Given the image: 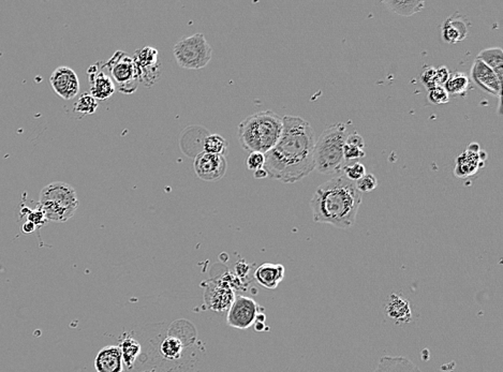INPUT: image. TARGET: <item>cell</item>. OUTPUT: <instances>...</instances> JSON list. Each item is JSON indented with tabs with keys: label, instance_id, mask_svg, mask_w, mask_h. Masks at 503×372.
Segmentation results:
<instances>
[{
	"label": "cell",
	"instance_id": "obj_17",
	"mask_svg": "<svg viewBox=\"0 0 503 372\" xmlns=\"http://www.w3.org/2000/svg\"><path fill=\"white\" fill-rule=\"evenodd\" d=\"M285 275V267L281 264H273V263H264L255 272V278L258 284L270 290L278 288Z\"/></svg>",
	"mask_w": 503,
	"mask_h": 372
},
{
	"label": "cell",
	"instance_id": "obj_7",
	"mask_svg": "<svg viewBox=\"0 0 503 372\" xmlns=\"http://www.w3.org/2000/svg\"><path fill=\"white\" fill-rule=\"evenodd\" d=\"M104 68L110 73V78L114 83L115 88L119 93L131 95L138 89L140 85L138 67L133 58L125 52L117 51L108 63H104Z\"/></svg>",
	"mask_w": 503,
	"mask_h": 372
},
{
	"label": "cell",
	"instance_id": "obj_8",
	"mask_svg": "<svg viewBox=\"0 0 503 372\" xmlns=\"http://www.w3.org/2000/svg\"><path fill=\"white\" fill-rule=\"evenodd\" d=\"M133 61L138 67L141 84L145 87H151L159 81L161 76V63L156 48L151 46L138 48L134 53Z\"/></svg>",
	"mask_w": 503,
	"mask_h": 372
},
{
	"label": "cell",
	"instance_id": "obj_6",
	"mask_svg": "<svg viewBox=\"0 0 503 372\" xmlns=\"http://www.w3.org/2000/svg\"><path fill=\"white\" fill-rule=\"evenodd\" d=\"M174 57L181 68L200 70L212 61L213 51L203 33L180 40L174 46Z\"/></svg>",
	"mask_w": 503,
	"mask_h": 372
},
{
	"label": "cell",
	"instance_id": "obj_35",
	"mask_svg": "<svg viewBox=\"0 0 503 372\" xmlns=\"http://www.w3.org/2000/svg\"><path fill=\"white\" fill-rule=\"evenodd\" d=\"M253 176H255V180H264V178L268 177V174L263 167V169L257 170V171L253 172Z\"/></svg>",
	"mask_w": 503,
	"mask_h": 372
},
{
	"label": "cell",
	"instance_id": "obj_14",
	"mask_svg": "<svg viewBox=\"0 0 503 372\" xmlns=\"http://www.w3.org/2000/svg\"><path fill=\"white\" fill-rule=\"evenodd\" d=\"M87 74L89 76V84H91L89 93L96 100H106L114 95L116 88L112 78L106 72L99 71L97 65L91 66L87 70Z\"/></svg>",
	"mask_w": 503,
	"mask_h": 372
},
{
	"label": "cell",
	"instance_id": "obj_21",
	"mask_svg": "<svg viewBox=\"0 0 503 372\" xmlns=\"http://www.w3.org/2000/svg\"><path fill=\"white\" fill-rule=\"evenodd\" d=\"M118 346L121 348L125 369H132L141 353L140 342L134 339L131 336L126 335Z\"/></svg>",
	"mask_w": 503,
	"mask_h": 372
},
{
	"label": "cell",
	"instance_id": "obj_34",
	"mask_svg": "<svg viewBox=\"0 0 503 372\" xmlns=\"http://www.w3.org/2000/svg\"><path fill=\"white\" fill-rule=\"evenodd\" d=\"M449 74L451 73H449V69L445 66L436 68L437 85L438 86H444L445 83L449 80Z\"/></svg>",
	"mask_w": 503,
	"mask_h": 372
},
{
	"label": "cell",
	"instance_id": "obj_3",
	"mask_svg": "<svg viewBox=\"0 0 503 372\" xmlns=\"http://www.w3.org/2000/svg\"><path fill=\"white\" fill-rule=\"evenodd\" d=\"M283 133V118L272 110H264L245 118L238 126L240 145L249 153L268 154Z\"/></svg>",
	"mask_w": 503,
	"mask_h": 372
},
{
	"label": "cell",
	"instance_id": "obj_2",
	"mask_svg": "<svg viewBox=\"0 0 503 372\" xmlns=\"http://www.w3.org/2000/svg\"><path fill=\"white\" fill-rule=\"evenodd\" d=\"M362 203V193L345 175H338L317 187L310 200L313 221L338 229L353 227Z\"/></svg>",
	"mask_w": 503,
	"mask_h": 372
},
{
	"label": "cell",
	"instance_id": "obj_22",
	"mask_svg": "<svg viewBox=\"0 0 503 372\" xmlns=\"http://www.w3.org/2000/svg\"><path fill=\"white\" fill-rule=\"evenodd\" d=\"M385 6L391 11L395 12L400 16H412L413 14H419L425 7V1L422 0H413V1H397V0H385L383 1Z\"/></svg>",
	"mask_w": 503,
	"mask_h": 372
},
{
	"label": "cell",
	"instance_id": "obj_36",
	"mask_svg": "<svg viewBox=\"0 0 503 372\" xmlns=\"http://www.w3.org/2000/svg\"><path fill=\"white\" fill-rule=\"evenodd\" d=\"M36 229H37V227H36L33 223L29 222V221H27V222L23 225V231H24V233H33Z\"/></svg>",
	"mask_w": 503,
	"mask_h": 372
},
{
	"label": "cell",
	"instance_id": "obj_12",
	"mask_svg": "<svg viewBox=\"0 0 503 372\" xmlns=\"http://www.w3.org/2000/svg\"><path fill=\"white\" fill-rule=\"evenodd\" d=\"M471 80L475 83L479 88L489 95L499 97L501 99L502 93V82L499 80L497 74L488 68L483 61L475 59L473 61L470 72Z\"/></svg>",
	"mask_w": 503,
	"mask_h": 372
},
{
	"label": "cell",
	"instance_id": "obj_23",
	"mask_svg": "<svg viewBox=\"0 0 503 372\" xmlns=\"http://www.w3.org/2000/svg\"><path fill=\"white\" fill-rule=\"evenodd\" d=\"M364 148H365V142H364L361 135L355 133L347 135L344 146L345 161L357 160V159L364 158L366 156Z\"/></svg>",
	"mask_w": 503,
	"mask_h": 372
},
{
	"label": "cell",
	"instance_id": "obj_25",
	"mask_svg": "<svg viewBox=\"0 0 503 372\" xmlns=\"http://www.w3.org/2000/svg\"><path fill=\"white\" fill-rule=\"evenodd\" d=\"M183 351H184L183 342L173 336L166 337L160 346V352H161L162 356L164 358L170 359V361L180 359L182 357Z\"/></svg>",
	"mask_w": 503,
	"mask_h": 372
},
{
	"label": "cell",
	"instance_id": "obj_30",
	"mask_svg": "<svg viewBox=\"0 0 503 372\" xmlns=\"http://www.w3.org/2000/svg\"><path fill=\"white\" fill-rule=\"evenodd\" d=\"M344 169V175L351 182H357L366 174L365 165L357 162L352 165H346Z\"/></svg>",
	"mask_w": 503,
	"mask_h": 372
},
{
	"label": "cell",
	"instance_id": "obj_18",
	"mask_svg": "<svg viewBox=\"0 0 503 372\" xmlns=\"http://www.w3.org/2000/svg\"><path fill=\"white\" fill-rule=\"evenodd\" d=\"M385 312L397 323H409L412 320L410 301L400 293H392L385 304Z\"/></svg>",
	"mask_w": 503,
	"mask_h": 372
},
{
	"label": "cell",
	"instance_id": "obj_5",
	"mask_svg": "<svg viewBox=\"0 0 503 372\" xmlns=\"http://www.w3.org/2000/svg\"><path fill=\"white\" fill-rule=\"evenodd\" d=\"M80 201L76 189L67 182H51L40 192L38 207L48 222H66L74 216Z\"/></svg>",
	"mask_w": 503,
	"mask_h": 372
},
{
	"label": "cell",
	"instance_id": "obj_32",
	"mask_svg": "<svg viewBox=\"0 0 503 372\" xmlns=\"http://www.w3.org/2000/svg\"><path fill=\"white\" fill-rule=\"evenodd\" d=\"M421 82L423 83L424 86H425L427 89L432 88V87L435 86H438V85H437L436 68H426V69L424 70L423 73H422Z\"/></svg>",
	"mask_w": 503,
	"mask_h": 372
},
{
	"label": "cell",
	"instance_id": "obj_28",
	"mask_svg": "<svg viewBox=\"0 0 503 372\" xmlns=\"http://www.w3.org/2000/svg\"><path fill=\"white\" fill-rule=\"evenodd\" d=\"M428 100L435 105H440L449 101V95L444 86H435L428 89Z\"/></svg>",
	"mask_w": 503,
	"mask_h": 372
},
{
	"label": "cell",
	"instance_id": "obj_1",
	"mask_svg": "<svg viewBox=\"0 0 503 372\" xmlns=\"http://www.w3.org/2000/svg\"><path fill=\"white\" fill-rule=\"evenodd\" d=\"M315 135L310 123L300 117L285 116L278 143L265 154L268 177L294 184L315 170Z\"/></svg>",
	"mask_w": 503,
	"mask_h": 372
},
{
	"label": "cell",
	"instance_id": "obj_29",
	"mask_svg": "<svg viewBox=\"0 0 503 372\" xmlns=\"http://www.w3.org/2000/svg\"><path fill=\"white\" fill-rule=\"evenodd\" d=\"M355 186H357V189L360 192L370 193L376 190L377 187H378V180L372 174L366 173L361 180L355 182Z\"/></svg>",
	"mask_w": 503,
	"mask_h": 372
},
{
	"label": "cell",
	"instance_id": "obj_13",
	"mask_svg": "<svg viewBox=\"0 0 503 372\" xmlns=\"http://www.w3.org/2000/svg\"><path fill=\"white\" fill-rule=\"evenodd\" d=\"M470 21L459 12H455L442 24V40L447 43L456 44L464 41L469 36Z\"/></svg>",
	"mask_w": 503,
	"mask_h": 372
},
{
	"label": "cell",
	"instance_id": "obj_15",
	"mask_svg": "<svg viewBox=\"0 0 503 372\" xmlns=\"http://www.w3.org/2000/svg\"><path fill=\"white\" fill-rule=\"evenodd\" d=\"M97 372H126L118 346H108L99 351L95 358Z\"/></svg>",
	"mask_w": 503,
	"mask_h": 372
},
{
	"label": "cell",
	"instance_id": "obj_10",
	"mask_svg": "<svg viewBox=\"0 0 503 372\" xmlns=\"http://www.w3.org/2000/svg\"><path fill=\"white\" fill-rule=\"evenodd\" d=\"M193 169L200 180L204 182H218L227 173V158L220 155L200 153L195 157Z\"/></svg>",
	"mask_w": 503,
	"mask_h": 372
},
{
	"label": "cell",
	"instance_id": "obj_27",
	"mask_svg": "<svg viewBox=\"0 0 503 372\" xmlns=\"http://www.w3.org/2000/svg\"><path fill=\"white\" fill-rule=\"evenodd\" d=\"M98 104L97 100L88 93H82L78 97V101L74 103V112L82 115H91L97 110Z\"/></svg>",
	"mask_w": 503,
	"mask_h": 372
},
{
	"label": "cell",
	"instance_id": "obj_4",
	"mask_svg": "<svg viewBox=\"0 0 503 372\" xmlns=\"http://www.w3.org/2000/svg\"><path fill=\"white\" fill-rule=\"evenodd\" d=\"M345 123H336L321 133L315 143V170L323 175L342 171L345 163L344 146L347 138Z\"/></svg>",
	"mask_w": 503,
	"mask_h": 372
},
{
	"label": "cell",
	"instance_id": "obj_26",
	"mask_svg": "<svg viewBox=\"0 0 503 372\" xmlns=\"http://www.w3.org/2000/svg\"><path fill=\"white\" fill-rule=\"evenodd\" d=\"M228 146H229V143L227 140L221 137L220 135H208L203 142L204 153H208V154L220 155V156L225 157Z\"/></svg>",
	"mask_w": 503,
	"mask_h": 372
},
{
	"label": "cell",
	"instance_id": "obj_33",
	"mask_svg": "<svg viewBox=\"0 0 503 372\" xmlns=\"http://www.w3.org/2000/svg\"><path fill=\"white\" fill-rule=\"evenodd\" d=\"M27 212H29V215H27V221L33 223L36 227H44V225L46 224V222H48L46 216H44V212H42V210H40L39 207H37V210H29Z\"/></svg>",
	"mask_w": 503,
	"mask_h": 372
},
{
	"label": "cell",
	"instance_id": "obj_16",
	"mask_svg": "<svg viewBox=\"0 0 503 372\" xmlns=\"http://www.w3.org/2000/svg\"><path fill=\"white\" fill-rule=\"evenodd\" d=\"M487 160V154L483 150H479L477 154L474 153L466 152L460 154L456 159V167L454 174L458 178H468L475 175L481 167H484V163Z\"/></svg>",
	"mask_w": 503,
	"mask_h": 372
},
{
	"label": "cell",
	"instance_id": "obj_37",
	"mask_svg": "<svg viewBox=\"0 0 503 372\" xmlns=\"http://www.w3.org/2000/svg\"><path fill=\"white\" fill-rule=\"evenodd\" d=\"M467 150L470 153H474V154H477V153L479 152V145L477 143H471L469 144L468 148H467Z\"/></svg>",
	"mask_w": 503,
	"mask_h": 372
},
{
	"label": "cell",
	"instance_id": "obj_19",
	"mask_svg": "<svg viewBox=\"0 0 503 372\" xmlns=\"http://www.w3.org/2000/svg\"><path fill=\"white\" fill-rule=\"evenodd\" d=\"M372 372H422L410 359L404 356L385 355L379 359L378 365Z\"/></svg>",
	"mask_w": 503,
	"mask_h": 372
},
{
	"label": "cell",
	"instance_id": "obj_24",
	"mask_svg": "<svg viewBox=\"0 0 503 372\" xmlns=\"http://www.w3.org/2000/svg\"><path fill=\"white\" fill-rule=\"evenodd\" d=\"M444 88L449 95H464L470 88V80L464 72L456 71L449 74V80L444 84Z\"/></svg>",
	"mask_w": 503,
	"mask_h": 372
},
{
	"label": "cell",
	"instance_id": "obj_31",
	"mask_svg": "<svg viewBox=\"0 0 503 372\" xmlns=\"http://www.w3.org/2000/svg\"><path fill=\"white\" fill-rule=\"evenodd\" d=\"M247 167L250 171H257V170L263 169L265 165V155L261 153H250L246 161Z\"/></svg>",
	"mask_w": 503,
	"mask_h": 372
},
{
	"label": "cell",
	"instance_id": "obj_20",
	"mask_svg": "<svg viewBox=\"0 0 503 372\" xmlns=\"http://www.w3.org/2000/svg\"><path fill=\"white\" fill-rule=\"evenodd\" d=\"M477 59L483 61L488 68L492 70L502 82L503 78V51L501 48H489L481 51L477 55Z\"/></svg>",
	"mask_w": 503,
	"mask_h": 372
},
{
	"label": "cell",
	"instance_id": "obj_9",
	"mask_svg": "<svg viewBox=\"0 0 503 372\" xmlns=\"http://www.w3.org/2000/svg\"><path fill=\"white\" fill-rule=\"evenodd\" d=\"M260 316V307L250 297L238 296L230 306L228 324L234 329H246L253 326Z\"/></svg>",
	"mask_w": 503,
	"mask_h": 372
},
{
	"label": "cell",
	"instance_id": "obj_11",
	"mask_svg": "<svg viewBox=\"0 0 503 372\" xmlns=\"http://www.w3.org/2000/svg\"><path fill=\"white\" fill-rule=\"evenodd\" d=\"M55 93L65 100H72L80 93V80L73 69L66 66L56 68L50 78Z\"/></svg>",
	"mask_w": 503,
	"mask_h": 372
}]
</instances>
